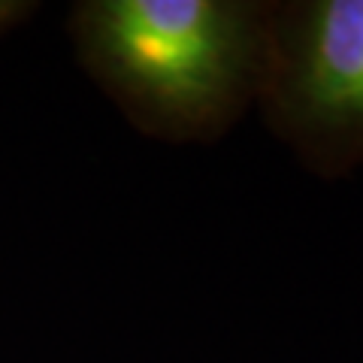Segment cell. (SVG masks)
<instances>
[{
	"instance_id": "obj_1",
	"label": "cell",
	"mask_w": 363,
	"mask_h": 363,
	"mask_svg": "<svg viewBox=\"0 0 363 363\" xmlns=\"http://www.w3.org/2000/svg\"><path fill=\"white\" fill-rule=\"evenodd\" d=\"M269 4L85 0L70 13L79 64L157 140H218L257 100Z\"/></svg>"
},
{
	"instance_id": "obj_2",
	"label": "cell",
	"mask_w": 363,
	"mask_h": 363,
	"mask_svg": "<svg viewBox=\"0 0 363 363\" xmlns=\"http://www.w3.org/2000/svg\"><path fill=\"white\" fill-rule=\"evenodd\" d=\"M257 100L318 176L363 164V0L269 4Z\"/></svg>"
}]
</instances>
